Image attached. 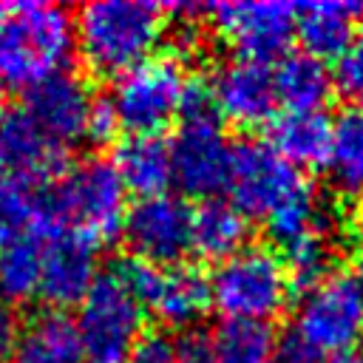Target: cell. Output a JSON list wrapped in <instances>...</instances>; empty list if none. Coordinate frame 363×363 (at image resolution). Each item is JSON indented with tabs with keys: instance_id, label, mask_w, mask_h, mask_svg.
Returning a JSON list of instances; mask_svg holds the SVG:
<instances>
[{
	"instance_id": "cell-5",
	"label": "cell",
	"mask_w": 363,
	"mask_h": 363,
	"mask_svg": "<svg viewBox=\"0 0 363 363\" xmlns=\"http://www.w3.org/2000/svg\"><path fill=\"white\" fill-rule=\"evenodd\" d=\"M187 77L176 57H150L113 82V94L108 96L116 125L125 128L128 136H159L179 111Z\"/></svg>"
},
{
	"instance_id": "cell-38",
	"label": "cell",
	"mask_w": 363,
	"mask_h": 363,
	"mask_svg": "<svg viewBox=\"0 0 363 363\" xmlns=\"http://www.w3.org/2000/svg\"><path fill=\"white\" fill-rule=\"evenodd\" d=\"M6 17H9V6H3V3H0V26H3V20H6Z\"/></svg>"
},
{
	"instance_id": "cell-26",
	"label": "cell",
	"mask_w": 363,
	"mask_h": 363,
	"mask_svg": "<svg viewBox=\"0 0 363 363\" xmlns=\"http://www.w3.org/2000/svg\"><path fill=\"white\" fill-rule=\"evenodd\" d=\"M43 275V241L40 238H17L0 247V298L11 303H23L40 292Z\"/></svg>"
},
{
	"instance_id": "cell-14",
	"label": "cell",
	"mask_w": 363,
	"mask_h": 363,
	"mask_svg": "<svg viewBox=\"0 0 363 363\" xmlns=\"http://www.w3.org/2000/svg\"><path fill=\"white\" fill-rule=\"evenodd\" d=\"M96 278V250L91 241L57 233L43 244L40 295L51 306H79Z\"/></svg>"
},
{
	"instance_id": "cell-19",
	"label": "cell",
	"mask_w": 363,
	"mask_h": 363,
	"mask_svg": "<svg viewBox=\"0 0 363 363\" xmlns=\"http://www.w3.org/2000/svg\"><path fill=\"white\" fill-rule=\"evenodd\" d=\"M57 233L45 190L17 176L0 184V244L17 238L48 241Z\"/></svg>"
},
{
	"instance_id": "cell-3",
	"label": "cell",
	"mask_w": 363,
	"mask_h": 363,
	"mask_svg": "<svg viewBox=\"0 0 363 363\" xmlns=\"http://www.w3.org/2000/svg\"><path fill=\"white\" fill-rule=\"evenodd\" d=\"M125 193L108 159H82L45 190L57 230L91 244H105L122 233L128 218Z\"/></svg>"
},
{
	"instance_id": "cell-1",
	"label": "cell",
	"mask_w": 363,
	"mask_h": 363,
	"mask_svg": "<svg viewBox=\"0 0 363 363\" xmlns=\"http://www.w3.org/2000/svg\"><path fill=\"white\" fill-rule=\"evenodd\" d=\"M162 34L164 9L145 0H94L74 17L77 51L99 77H122L150 60Z\"/></svg>"
},
{
	"instance_id": "cell-32",
	"label": "cell",
	"mask_w": 363,
	"mask_h": 363,
	"mask_svg": "<svg viewBox=\"0 0 363 363\" xmlns=\"http://www.w3.org/2000/svg\"><path fill=\"white\" fill-rule=\"evenodd\" d=\"M272 363H326V360L318 349H312L306 340H301L295 332H289L286 337H281L275 343Z\"/></svg>"
},
{
	"instance_id": "cell-24",
	"label": "cell",
	"mask_w": 363,
	"mask_h": 363,
	"mask_svg": "<svg viewBox=\"0 0 363 363\" xmlns=\"http://www.w3.org/2000/svg\"><path fill=\"white\" fill-rule=\"evenodd\" d=\"M272 74L278 102H286L289 111H320L332 94V74L318 57L286 54Z\"/></svg>"
},
{
	"instance_id": "cell-20",
	"label": "cell",
	"mask_w": 363,
	"mask_h": 363,
	"mask_svg": "<svg viewBox=\"0 0 363 363\" xmlns=\"http://www.w3.org/2000/svg\"><path fill=\"white\" fill-rule=\"evenodd\" d=\"M363 9L357 3L343 0H323L298 9L295 34L303 43V54L309 57H340L354 34V20Z\"/></svg>"
},
{
	"instance_id": "cell-29",
	"label": "cell",
	"mask_w": 363,
	"mask_h": 363,
	"mask_svg": "<svg viewBox=\"0 0 363 363\" xmlns=\"http://www.w3.org/2000/svg\"><path fill=\"white\" fill-rule=\"evenodd\" d=\"M332 85L352 105V111H363V37L352 40L349 48L337 57Z\"/></svg>"
},
{
	"instance_id": "cell-23",
	"label": "cell",
	"mask_w": 363,
	"mask_h": 363,
	"mask_svg": "<svg viewBox=\"0 0 363 363\" xmlns=\"http://www.w3.org/2000/svg\"><path fill=\"white\" fill-rule=\"evenodd\" d=\"M323 164L335 190L363 193V111L349 108L332 122Z\"/></svg>"
},
{
	"instance_id": "cell-21",
	"label": "cell",
	"mask_w": 363,
	"mask_h": 363,
	"mask_svg": "<svg viewBox=\"0 0 363 363\" xmlns=\"http://www.w3.org/2000/svg\"><path fill=\"white\" fill-rule=\"evenodd\" d=\"M332 122L320 111H286L275 113L269 125V145L289 164H320L326 159Z\"/></svg>"
},
{
	"instance_id": "cell-11",
	"label": "cell",
	"mask_w": 363,
	"mask_h": 363,
	"mask_svg": "<svg viewBox=\"0 0 363 363\" xmlns=\"http://www.w3.org/2000/svg\"><path fill=\"white\" fill-rule=\"evenodd\" d=\"M230 159H233V145L227 142L216 119L184 122L170 142L173 182L187 196L210 199L221 187H227Z\"/></svg>"
},
{
	"instance_id": "cell-36",
	"label": "cell",
	"mask_w": 363,
	"mask_h": 363,
	"mask_svg": "<svg viewBox=\"0 0 363 363\" xmlns=\"http://www.w3.org/2000/svg\"><path fill=\"white\" fill-rule=\"evenodd\" d=\"M352 278H354L357 286L363 289V244H360L357 252H354V272H352Z\"/></svg>"
},
{
	"instance_id": "cell-15",
	"label": "cell",
	"mask_w": 363,
	"mask_h": 363,
	"mask_svg": "<svg viewBox=\"0 0 363 363\" xmlns=\"http://www.w3.org/2000/svg\"><path fill=\"white\" fill-rule=\"evenodd\" d=\"M0 162L11 167L17 179L43 182L62 170L65 147L57 145L43 128L23 111H3L0 116Z\"/></svg>"
},
{
	"instance_id": "cell-31",
	"label": "cell",
	"mask_w": 363,
	"mask_h": 363,
	"mask_svg": "<svg viewBox=\"0 0 363 363\" xmlns=\"http://www.w3.org/2000/svg\"><path fill=\"white\" fill-rule=\"evenodd\" d=\"M184 122H199V119H216V102L210 94V82L204 79H187L184 94H182V111Z\"/></svg>"
},
{
	"instance_id": "cell-17",
	"label": "cell",
	"mask_w": 363,
	"mask_h": 363,
	"mask_svg": "<svg viewBox=\"0 0 363 363\" xmlns=\"http://www.w3.org/2000/svg\"><path fill=\"white\" fill-rule=\"evenodd\" d=\"M111 164L125 190H133L142 199L162 196L173 182L170 142H164L162 136H125L116 145Z\"/></svg>"
},
{
	"instance_id": "cell-12",
	"label": "cell",
	"mask_w": 363,
	"mask_h": 363,
	"mask_svg": "<svg viewBox=\"0 0 363 363\" xmlns=\"http://www.w3.org/2000/svg\"><path fill=\"white\" fill-rule=\"evenodd\" d=\"M216 111L235 125H261L275 116L278 91L275 74L267 62L235 57L216 68L210 79Z\"/></svg>"
},
{
	"instance_id": "cell-18",
	"label": "cell",
	"mask_w": 363,
	"mask_h": 363,
	"mask_svg": "<svg viewBox=\"0 0 363 363\" xmlns=\"http://www.w3.org/2000/svg\"><path fill=\"white\" fill-rule=\"evenodd\" d=\"M9 363H85L77 323L60 309L37 312L23 326Z\"/></svg>"
},
{
	"instance_id": "cell-8",
	"label": "cell",
	"mask_w": 363,
	"mask_h": 363,
	"mask_svg": "<svg viewBox=\"0 0 363 363\" xmlns=\"http://www.w3.org/2000/svg\"><path fill=\"white\" fill-rule=\"evenodd\" d=\"M303 187H309V182L295 164L275 153L269 142L241 139L238 145H233L227 190L233 196L230 204L244 216L267 218Z\"/></svg>"
},
{
	"instance_id": "cell-2",
	"label": "cell",
	"mask_w": 363,
	"mask_h": 363,
	"mask_svg": "<svg viewBox=\"0 0 363 363\" xmlns=\"http://www.w3.org/2000/svg\"><path fill=\"white\" fill-rule=\"evenodd\" d=\"M74 48V20L62 6L20 3L0 26V79L31 88L65 71Z\"/></svg>"
},
{
	"instance_id": "cell-39",
	"label": "cell",
	"mask_w": 363,
	"mask_h": 363,
	"mask_svg": "<svg viewBox=\"0 0 363 363\" xmlns=\"http://www.w3.org/2000/svg\"><path fill=\"white\" fill-rule=\"evenodd\" d=\"M6 179H9V176H6V167H3V162H0V184H3Z\"/></svg>"
},
{
	"instance_id": "cell-27",
	"label": "cell",
	"mask_w": 363,
	"mask_h": 363,
	"mask_svg": "<svg viewBox=\"0 0 363 363\" xmlns=\"http://www.w3.org/2000/svg\"><path fill=\"white\" fill-rule=\"evenodd\" d=\"M275 343L267 323L224 320L210 335V363H272Z\"/></svg>"
},
{
	"instance_id": "cell-33",
	"label": "cell",
	"mask_w": 363,
	"mask_h": 363,
	"mask_svg": "<svg viewBox=\"0 0 363 363\" xmlns=\"http://www.w3.org/2000/svg\"><path fill=\"white\" fill-rule=\"evenodd\" d=\"M116 113L111 108L108 99H94V108H91V116H88V130H85V139L91 142H108L113 133H116Z\"/></svg>"
},
{
	"instance_id": "cell-30",
	"label": "cell",
	"mask_w": 363,
	"mask_h": 363,
	"mask_svg": "<svg viewBox=\"0 0 363 363\" xmlns=\"http://www.w3.org/2000/svg\"><path fill=\"white\" fill-rule=\"evenodd\" d=\"M125 363H182L179 360V343L167 337L164 332H145L136 346L130 349Z\"/></svg>"
},
{
	"instance_id": "cell-35",
	"label": "cell",
	"mask_w": 363,
	"mask_h": 363,
	"mask_svg": "<svg viewBox=\"0 0 363 363\" xmlns=\"http://www.w3.org/2000/svg\"><path fill=\"white\" fill-rule=\"evenodd\" d=\"M329 363H363V352H357V349H349V352H340V354H335Z\"/></svg>"
},
{
	"instance_id": "cell-9",
	"label": "cell",
	"mask_w": 363,
	"mask_h": 363,
	"mask_svg": "<svg viewBox=\"0 0 363 363\" xmlns=\"http://www.w3.org/2000/svg\"><path fill=\"white\" fill-rule=\"evenodd\" d=\"M122 233L136 258L153 267H173L193 250V210L184 199L170 193L139 199L128 207Z\"/></svg>"
},
{
	"instance_id": "cell-10",
	"label": "cell",
	"mask_w": 363,
	"mask_h": 363,
	"mask_svg": "<svg viewBox=\"0 0 363 363\" xmlns=\"http://www.w3.org/2000/svg\"><path fill=\"white\" fill-rule=\"evenodd\" d=\"M210 14L238 57L267 62L272 57H284L292 43L298 9L278 0H241L213 6Z\"/></svg>"
},
{
	"instance_id": "cell-25",
	"label": "cell",
	"mask_w": 363,
	"mask_h": 363,
	"mask_svg": "<svg viewBox=\"0 0 363 363\" xmlns=\"http://www.w3.org/2000/svg\"><path fill=\"white\" fill-rule=\"evenodd\" d=\"M267 233L286 252V250H292L295 244H301L312 235H320V233L335 235V218L318 201V196L309 184L267 216Z\"/></svg>"
},
{
	"instance_id": "cell-16",
	"label": "cell",
	"mask_w": 363,
	"mask_h": 363,
	"mask_svg": "<svg viewBox=\"0 0 363 363\" xmlns=\"http://www.w3.org/2000/svg\"><path fill=\"white\" fill-rule=\"evenodd\" d=\"M145 306L153 309L159 320L173 329L193 326L210 303V278L193 264H173L156 269L153 286L145 298Z\"/></svg>"
},
{
	"instance_id": "cell-22",
	"label": "cell",
	"mask_w": 363,
	"mask_h": 363,
	"mask_svg": "<svg viewBox=\"0 0 363 363\" xmlns=\"http://www.w3.org/2000/svg\"><path fill=\"white\" fill-rule=\"evenodd\" d=\"M247 216L235 210L230 201L207 199L199 210H193V250L204 258L224 261L247 247Z\"/></svg>"
},
{
	"instance_id": "cell-34",
	"label": "cell",
	"mask_w": 363,
	"mask_h": 363,
	"mask_svg": "<svg viewBox=\"0 0 363 363\" xmlns=\"http://www.w3.org/2000/svg\"><path fill=\"white\" fill-rule=\"evenodd\" d=\"M23 323L17 318V312L9 303H0V363H9L14 354V346L20 340Z\"/></svg>"
},
{
	"instance_id": "cell-13",
	"label": "cell",
	"mask_w": 363,
	"mask_h": 363,
	"mask_svg": "<svg viewBox=\"0 0 363 363\" xmlns=\"http://www.w3.org/2000/svg\"><path fill=\"white\" fill-rule=\"evenodd\" d=\"M91 108H94V96L88 85L71 71H60L26 88V102H23V111L43 128V133H48L65 150L74 142L85 139Z\"/></svg>"
},
{
	"instance_id": "cell-28",
	"label": "cell",
	"mask_w": 363,
	"mask_h": 363,
	"mask_svg": "<svg viewBox=\"0 0 363 363\" xmlns=\"http://www.w3.org/2000/svg\"><path fill=\"white\" fill-rule=\"evenodd\" d=\"M284 264L289 269L292 284H301L303 289L320 284L323 278L332 275V264H335V241L332 233H320L312 235L301 244H295L292 250L284 252Z\"/></svg>"
},
{
	"instance_id": "cell-40",
	"label": "cell",
	"mask_w": 363,
	"mask_h": 363,
	"mask_svg": "<svg viewBox=\"0 0 363 363\" xmlns=\"http://www.w3.org/2000/svg\"><path fill=\"white\" fill-rule=\"evenodd\" d=\"M357 216H360V224H363V199H360V207H357Z\"/></svg>"
},
{
	"instance_id": "cell-6",
	"label": "cell",
	"mask_w": 363,
	"mask_h": 363,
	"mask_svg": "<svg viewBox=\"0 0 363 363\" xmlns=\"http://www.w3.org/2000/svg\"><path fill=\"white\" fill-rule=\"evenodd\" d=\"M74 323L85 360L125 363L136 340L145 335V306L108 272L88 289Z\"/></svg>"
},
{
	"instance_id": "cell-7",
	"label": "cell",
	"mask_w": 363,
	"mask_h": 363,
	"mask_svg": "<svg viewBox=\"0 0 363 363\" xmlns=\"http://www.w3.org/2000/svg\"><path fill=\"white\" fill-rule=\"evenodd\" d=\"M295 335L312 349L349 352L363 337V289L352 275L332 272L309 286L295 312Z\"/></svg>"
},
{
	"instance_id": "cell-37",
	"label": "cell",
	"mask_w": 363,
	"mask_h": 363,
	"mask_svg": "<svg viewBox=\"0 0 363 363\" xmlns=\"http://www.w3.org/2000/svg\"><path fill=\"white\" fill-rule=\"evenodd\" d=\"M3 108H6V82L0 79V116H3Z\"/></svg>"
},
{
	"instance_id": "cell-4",
	"label": "cell",
	"mask_w": 363,
	"mask_h": 363,
	"mask_svg": "<svg viewBox=\"0 0 363 363\" xmlns=\"http://www.w3.org/2000/svg\"><path fill=\"white\" fill-rule=\"evenodd\" d=\"M289 292V269L269 247H244L218 261L210 275V303L224 320L269 323L286 309Z\"/></svg>"
}]
</instances>
